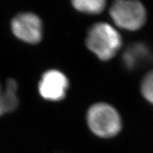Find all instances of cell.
I'll use <instances>...</instances> for the list:
<instances>
[{
  "instance_id": "1",
  "label": "cell",
  "mask_w": 153,
  "mask_h": 153,
  "mask_svg": "<svg viewBox=\"0 0 153 153\" xmlns=\"http://www.w3.org/2000/svg\"><path fill=\"white\" fill-rule=\"evenodd\" d=\"M122 45L120 34L111 25L98 23L92 26L86 37V45L101 60H109Z\"/></svg>"
},
{
  "instance_id": "2",
  "label": "cell",
  "mask_w": 153,
  "mask_h": 153,
  "mask_svg": "<svg viewBox=\"0 0 153 153\" xmlns=\"http://www.w3.org/2000/svg\"><path fill=\"white\" fill-rule=\"evenodd\" d=\"M86 120L92 132L100 138L114 137L121 130V118L118 112L107 103L93 105L87 112Z\"/></svg>"
},
{
  "instance_id": "3",
  "label": "cell",
  "mask_w": 153,
  "mask_h": 153,
  "mask_svg": "<svg viewBox=\"0 0 153 153\" xmlns=\"http://www.w3.org/2000/svg\"><path fill=\"white\" fill-rule=\"evenodd\" d=\"M110 14L116 25L128 31H136L146 21V10L138 1L119 0L113 4Z\"/></svg>"
},
{
  "instance_id": "4",
  "label": "cell",
  "mask_w": 153,
  "mask_h": 153,
  "mask_svg": "<svg viewBox=\"0 0 153 153\" xmlns=\"http://www.w3.org/2000/svg\"><path fill=\"white\" fill-rule=\"evenodd\" d=\"M12 31L17 38L30 44H37L42 38V22L33 13H23L12 20Z\"/></svg>"
},
{
  "instance_id": "5",
  "label": "cell",
  "mask_w": 153,
  "mask_h": 153,
  "mask_svg": "<svg viewBox=\"0 0 153 153\" xmlns=\"http://www.w3.org/2000/svg\"><path fill=\"white\" fill-rule=\"evenodd\" d=\"M68 87V80L62 72L50 70L43 74L39 83L40 95L46 100L60 101L65 98Z\"/></svg>"
},
{
  "instance_id": "6",
  "label": "cell",
  "mask_w": 153,
  "mask_h": 153,
  "mask_svg": "<svg viewBox=\"0 0 153 153\" xmlns=\"http://www.w3.org/2000/svg\"><path fill=\"white\" fill-rule=\"evenodd\" d=\"M122 62L128 70H138L153 63V53L146 43H133L123 53Z\"/></svg>"
},
{
  "instance_id": "7",
  "label": "cell",
  "mask_w": 153,
  "mask_h": 153,
  "mask_svg": "<svg viewBox=\"0 0 153 153\" xmlns=\"http://www.w3.org/2000/svg\"><path fill=\"white\" fill-rule=\"evenodd\" d=\"M17 83L15 80L10 79L5 89L0 95V116L11 112L17 108L19 100L17 97Z\"/></svg>"
},
{
  "instance_id": "8",
  "label": "cell",
  "mask_w": 153,
  "mask_h": 153,
  "mask_svg": "<svg viewBox=\"0 0 153 153\" xmlns=\"http://www.w3.org/2000/svg\"><path fill=\"white\" fill-rule=\"evenodd\" d=\"M72 5L78 11L88 14H98L103 11L106 6L103 0H76Z\"/></svg>"
},
{
  "instance_id": "9",
  "label": "cell",
  "mask_w": 153,
  "mask_h": 153,
  "mask_svg": "<svg viewBox=\"0 0 153 153\" xmlns=\"http://www.w3.org/2000/svg\"><path fill=\"white\" fill-rule=\"evenodd\" d=\"M141 91L144 98L153 105V70L149 72L143 78Z\"/></svg>"
},
{
  "instance_id": "10",
  "label": "cell",
  "mask_w": 153,
  "mask_h": 153,
  "mask_svg": "<svg viewBox=\"0 0 153 153\" xmlns=\"http://www.w3.org/2000/svg\"><path fill=\"white\" fill-rule=\"evenodd\" d=\"M2 90L1 89V87H0V95H1V93H2Z\"/></svg>"
}]
</instances>
